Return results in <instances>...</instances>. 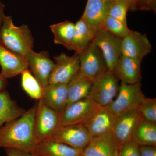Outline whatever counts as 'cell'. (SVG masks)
I'll return each instance as SVG.
<instances>
[{"instance_id": "6da1fadb", "label": "cell", "mask_w": 156, "mask_h": 156, "mask_svg": "<svg viewBox=\"0 0 156 156\" xmlns=\"http://www.w3.org/2000/svg\"><path fill=\"white\" fill-rule=\"evenodd\" d=\"M37 101L20 116L0 127V148L33 152L37 144L34 129Z\"/></svg>"}, {"instance_id": "7a4b0ae2", "label": "cell", "mask_w": 156, "mask_h": 156, "mask_svg": "<svg viewBox=\"0 0 156 156\" xmlns=\"http://www.w3.org/2000/svg\"><path fill=\"white\" fill-rule=\"evenodd\" d=\"M34 40L28 26H16L11 16H5L0 29V44L20 56L26 57L33 50Z\"/></svg>"}, {"instance_id": "3957f363", "label": "cell", "mask_w": 156, "mask_h": 156, "mask_svg": "<svg viewBox=\"0 0 156 156\" xmlns=\"http://www.w3.org/2000/svg\"><path fill=\"white\" fill-rule=\"evenodd\" d=\"M99 106L90 96L66 106L59 114L60 126L84 125L100 109Z\"/></svg>"}, {"instance_id": "277c9868", "label": "cell", "mask_w": 156, "mask_h": 156, "mask_svg": "<svg viewBox=\"0 0 156 156\" xmlns=\"http://www.w3.org/2000/svg\"><path fill=\"white\" fill-rule=\"evenodd\" d=\"M119 86L114 73L108 71L92 81L88 96L101 107L108 106L116 97Z\"/></svg>"}, {"instance_id": "5b68a950", "label": "cell", "mask_w": 156, "mask_h": 156, "mask_svg": "<svg viewBox=\"0 0 156 156\" xmlns=\"http://www.w3.org/2000/svg\"><path fill=\"white\" fill-rule=\"evenodd\" d=\"M144 97L140 83L129 84L121 82L116 97L108 107L118 116L129 111L136 109Z\"/></svg>"}, {"instance_id": "8992f818", "label": "cell", "mask_w": 156, "mask_h": 156, "mask_svg": "<svg viewBox=\"0 0 156 156\" xmlns=\"http://www.w3.org/2000/svg\"><path fill=\"white\" fill-rule=\"evenodd\" d=\"M59 114L41 99L37 101L34 129L38 143L53 136L59 127Z\"/></svg>"}, {"instance_id": "52a82bcc", "label": "cell", "mask_w": 156, "mask_h": 156, "mask_svg": "<svg viewBox=\"0 0 156 156\" xmlns=\"http://www.w3.org/2000/svg\"><path fill=\"white\" fill-rule=\"evenodd\" d=\"M79 55V72L93 81L108 71L106 62L99 48L93 42Z\"/></svg>"}, {"instance_id": "ba28073f", "label": "cell", "mask_w": 156, "mask_h": 156, "mask_svg": "<svg viewBox=\"0 0 156 156\" xmlns=\"http://www.w3.org/2000/svg\"><path fill=\"white\" fill-rule=\"evenodd\" d=\"M121 40L104 29L96 32L93 42L102 53L109 71L114 73L118 60L122 56Z\"/></svg>"}, {"instance_id": "9c48e42d", "label": "cell", "mask_w": 156, "mask_h": 156, "mask_svg": "<svg viewBox=\"0 0 156 156\" xmlns=\"http://www.w3.org/2000/svg\"><path fill=\"white\" fill-rule=\"evenodd\" d=\"M55 65L49 79V84H67L79 72V55L69 56L64 53L54 57Z\"/></svg>"}, {"instance_id": "30bf717a", "label": "cell", "mask_w": 156, "mask_h": 156, "mask_svg": "<svg viewBox=\"0 0 156 156\" xmlns=\"http://www.w3.org/2000/svg\"><path fill=\"white\" fill-rule=\"evenodd\" d=\"M122 56L142 60L151 53L152 46L146 34L129 30L121 43Z\"/></svg>"}, {"instance_id": "8fae6325", "label": "cell", "mask_w": 156, "mask_h": 156, "mask_svg": "<svg viewBox=\"0 0 156 156\" xmlns=\"http://www.w3.org/2000/svg\"><path fill=\"white\" fill-rule=\"evenodd\" d=\"M83 125L59 126L52 138L81 151L87 146L92 138Z\"/></svg>"}, {"instance_id": "7c38bea8", "label": "cell", "mask_w": 156, "mask_h": 156, "mask_svg": "<svg viewBox=\"0 0 156 156\" xmlns=\"http://www.w3.org/2000/svg\"><path fill=\"white\" fill-rule=\"evenodd\" d=\"M26 57L31 73L42 87L47 86L55 65L49 53L47 51L36 53L33 50L27 53Z\"/></svg>"}, {"instance_id": "4fadbf2b", "label": "cell", "mask_w": 156, "mask_h": 156, "mask_svg": "<svg viewBox=\"0 0 156 156\" xmlns=\"http://www.w3.org/2000/svg\"><path fill=\"white\" fill-rule=\"evenodd\" d=\"M120 145L112 132L93 136L83 150V156H118Z\"/></svg>"}, {"instance_id": "5bb4252c", "label": "cell", "mask_w": 156, "mask_h": 156, "mask_svg": "<svg viewBox=\"0 0 156 156\" xmlns=\"http://www.w3.org/2000/svg\"><path fill=\"white\" fill-rule=\"evenodd\" d=\"M141 119L136 109L129 111L117 117L112 132L120 146L132 139L134 129Z\"/></svg>"}, {"instance_id": "9a60e30c", "label": "cell", "mask_w": 156, "mask_h": 156, "mask_svg": "<svg viewBox=\"0 0 156 156\" xmlns=\"http://www.w3.org/2000/svg\"><path fill=\"white\" fill-rule=\"evenodd\" d=\"M1 75L6 80L21 74L28 69L26 57L20 56L6 49L0 44Z\"/></svg>"}, {"instance_id": "2e32d148", "label": "cell", "mask_w": 156, "mask_h": 156, "mask_svg": "<svg viewBox=\"0 0 156 156\" xmlns=\"http://www.w3.org/2000/svg\"><path fill=\"white\" fill-rule=\"evenodd\" d=\"M117 116L109 109L108 106L101 108L90 120L84 124L92 137L112 132Z\"/></svg>"}, {"instance_id": "e0dca14e", "label": "cell", "mask_w": 156, "mask_h": 156, "mask_svg": "<svg viewBox=\"0 0 156 156\" xmlns=\"http://www.w3.org/2000/svg\"><path fill=\"white\" fill-rule=\"evenodd\" d=\"M141 62L139 59L122 56L114 73L119 80L126 83H140Z\"/></svg>"}, {"instance_id": "ac0fdd59", "label": "cell", "mask_w": 156, "mask_h": 156, "mask_svg": "<svg viewBox=\"0 0 156 156\" xmlns=\"http://www.w3.org/2000/svg\"><path fill=\"white\" fill-rule=\"evenodd\" d=\"M108 1L88 0L81 18L95 31L103 29L104 22L107 16Z\"/></svg>"}, {"instance_id": "d6986e66", "label": "cell", "mask_w": 156, "mask_h": 156, "mask_svg": "<svg viewBox=\"0 0 156 156\" xmlns=\"http://www.w3.org/2000/svg\"><path fill=\"white\" fill-rule=\"evenodd\" d=\"M41 100L48 106L60 113L67 105V84H48L44 87Z\"/></svg>"}, {"instance_id": "ffe728a7", "label": "cell", "mask_w": 156, "mask_h": 156, "mask_svg": "<svg viewBox=\"0 0 156 156\" xmlns=\"http://www.w3.org/2000/svg\"><path fill=\"white\" fill-rule=\"evenodd\" d=\"M33 152L41 156H80L82 151L48 138L38 143Z\"/></svg>"}, {"instance_id": "44dd1931", "label": "cell", "mask_w": 156, "mask_h": 156, "mask_svg": "<svg viewBox=\"0 0 156 156\" xmlns=\"http://www.w3.org/2000/svg\"><path fill=\"white\" fill-rule=\"evenodd\" d=\"M96 34V32L81 18L75 23L74 35L69 50L80 53L93 42Z\"/></svg>"}, {"instance_id": "7402d4cb", "label": "cell", "mask_w": 156, "mask_h": 156, "mask_svg": "<svg viewBox=\"0 0 156 156\" xmlns=\"http://www.w3.org/2000/svg\"><path fill=\"white\" fill-rule=\"evenodd\" d=\"M92 83V81L79 71L67 84L68 102L66 106L87 97L89 95Z\"/></svg>"}, {"instance_id": "603a6c76", "label": "cell", "mask_w": 156, "mask_h": 156, "mask_svg": "<svg viewBox=\"0 0 156 156\" xmlns=\"http://www.w3.org/2000/svg\"><path fill=\"white\" fill-rule=\"evenodd\" d=\"M25 112L5 90L0 91V127L20 116Z\"/></svg>"}, {"instance_id": "cb8c5ba5", "label": "cell", "mask_w": 156, "mask_h": 156, "mask_svg": "<svg viewBox=\"0 0 156 156\" xmlns=\"http://www.w3.org/2000/svg\"><path fill=\"white\" fill-rule=\"evenodd\" d=\"M132 139L139 146H156V123L142 119L134 129Z\"/></svg>"}, {"instance_id": "d4e9b609", "label": "cell", "mask_w": 156, "mask_h": 156, "mask_svg": "<svg viewBox=\"0 0 156 156\" xmlns=\"http://www.w3.org/2000/svg\"><path fill=\"white\" fill-rule=\"evenodd\" d=\"M50 27L54 35V43L69 50L74 35L75 23L66 20L50 25Z\"/></svg>"}, {"instance_id": "484cf974", "label": "cell", "mask_w": 156, "mask_h": 156, "mask_svg": "<svg viewBox=\"0 0 156 156\" xmlns=\"http://www.w3.org/2000/svg\"><path fill=\"white\" fill-rule=\"evenodd\" d=\"M21 85L25 93L32 99L41 100L43 95L44 87L28 69L21 74Z\"/></svg>"}, {"instance_id": "4316f807", "label": "cell", "mask_w": 156, "mask_h": 156, "mask_svg": "<svg viewBox=\"0 0 156 156\" xmlns=\"http://www.w3.org/2000/svg\"><path fill=\"white\" fill-rule=\"evenodd\" d=\"M141 119L156 123V98L144 97L136 109Z\"/></svg>"}, {"instance_id": "83f0119b", "label": "cell", "mask_w": 156, "mask_h": 156, "mask_svg": "<svg viewBox=\"0 0 156 156\" xmlns=\"http://www.w3.org/2000/svg\"><path fill=\"white\" fill-rule=\"evenodd\" d=\"M103 29L121 38L126 36L129 30L127 24L108 15L105 19Z\"/></svg>"}, {"instance_id": "f1b7e54d", "label": "cell", "mask_w": 156, "mask_h": 156, "mask_svg": "<svg viewBox=\"0 0 156 156\" xmlns=\"http://www.w3.org/2000/svg\"><path fill=\"white\" fill-rule=\"evenodd\" d=\"M129 7L125 3L118 1H108L107 15L127 24V12Z\"/></svg>"}, {"instance_id": "f546056e", "label": "cell", "mask_w": 156, "mask_h": 156, "mask_svg": "<svg viewBox=\"0 0 156 156\" xmlns=\"http://www.w3.org/2000/svg\"><path fill=\"white\" fill-rule=\"evenodd\" d=\"M140 146L133 139L120 146L118 156H140Z\"/></svg>"}, {"instance_id": "4dcf8cb0", "label": "cell", "mask_w": 156, "mask_h": 156, "mask_svg": "<svg viewBox=\"0 0 156 156\" xmlns=\"http://www.w3.org/2000/svg\"><path fill=\"white\" fill-rule=\"evenodd\" d=\"M156 0H139L137 10H152L155 12Z\"/></svg>"}, {"instance_id": "1f68e13d", "label": "cell", "mask_w": 156, "mask_h": 156, "mask_svg": "<svg viewBox=\"0 0 156 156\" xmlns=\"http://www.w3.org/2000/svg\"><path fill=\"white\" fill-rule=\"evenodd\" d=\"M7 156H41L34 152L14 149H5Z\"/></svg>"}, {"instance_id": "d6a6232c", "label": "cell", "mask_w": 156, "mask_h": 156, "mask_svg": "<svg viewBox=\"0 0 156 156\" xmlns=\"http://www.w3.org/2000/svg\"><path fill=\"white\" fill-rule=\"evenodd\" d=\"M140 156H156V146H140Z\"/></svg>"}, {"instance_id": "836d02e7", "label": "cell", "mask_w": 156, "mask_h": 156, "mask_svg": "<svg viewBox=\"0 0 156 156\" xmlns=\"http://www.w3.org/2000/svg\"><path fill=\"white\" fill-rule=\"evenodd\" d=\"M126 4L129 7V10H137V5L139 0H114Z\"/></svg>"}, {"instance_id": "e575fe53", "label": "cell", "mask_w": 156, "mask_h": 156, "mask_svg": "<svg viewBox=\"0 0 156 156\" xmlns=\"http://www.w3.org/2000/svg\"><path fill=\"white\" fill-rule=\"evenodd\" d=\"M4 9H5V5L0 0V29L2 25L4 17L5 16V13H4Z\"/></svg>"}, {"instance_id": "d590c367", "label": "cell", "mask_w": 156, "mask_h": 156, "mask_svg": "<svg viewBox=\"0 0 156 156\" xmlns=\"http://www.w3.org/2000/svg\"><path fill=\"white\" fill-rule=\"evenodd\" d=\"M7 86V80L3 78L0 74V91L5 90Z\"/></svg>"}, {"instance_id": "8d00e7d4", "label": "cell", "mask_w": 156, "mask_h": 156, "mask_svg": "<svg viewBox=\"0 0 156 156\" xmlns=\"http://www.w3.org/2000/svg\"><path fill=\"white\" fill-rule=\"evenodd\" d=\"M105 1H112V0H105Z\"/></svg>"}, {"instance_id": "74e56055", "label": "cell", "mask_w": 156, "mask_h": 156, "mask_svg": "<svg viewBox=\"0 0 156 156\" xmlns=\"http://www.w3.org/2000/svg\"><path fill=\"white\" fill-rule=\"evenodd\" d=\"M80 156H83L81 154V155H80Z\"/></svg>"}]
</instances>
